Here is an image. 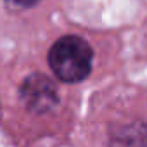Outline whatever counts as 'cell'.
<instances>
[{
  "instance_id": "obj_3",
  "label": "cell",
  "mask_w": 147,
  "mask_h": 147,
  "mask_svg": "<svg viewBox=\"0 0 147 147\" xmlns=\"http://www.w3.org/2000/svg\"><path fill=\"white\" fill-rule=\"evenodd\" d=\"M5 2H7L11 7H16V9H26V7H31V5L38 4L40 0H5Z\"/></svg>"
},
{
  "instance_id": "obj_2",
  "label": "cell",
  "mask_w": 147,
  "mask_h": 147,
  "mask_svg": "<svg viewBox=\"0 0 147 147\" xmlns=\"http://www.w3.org/2000/svg\"><path fill=\"white\" fill-rule=\"evenodd\" d=\"M21 100L24 106L35 113H47L55 107L59 102L57 88L52 80H49L45 75H31L28 76L19 90Z\"/></svg>"
},
{
  "instance_id": "obj_1",
  "label": "cell",
  "mask_w": 147,
  "mask_h": 147,
  "mask_svg": "<svg viewBox=\"0 0 147 147\" xmlns=\"http://www.w3.org/2000/svg\"><path fill=\"white\" fill-rule=\"evenodd\" d=\"M94 52L90 45L80 36H62L59 38L50 52H49V64L54 75L67 83H76L85 80L92 69Z\"/></svg>"
}]
</instances>
